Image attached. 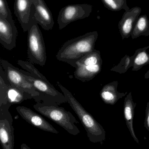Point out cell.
<instances>
[{
    "label": "cell",
    "instance_id": "6da1fadb",
    "mask_svg": "<svg viewBox=\"0 0 149 149\" xmlns=\"http://www.w3.org/2000/svg\"><path fill=\"white\" fill-rule=\"evenodd\" d=\"M98 38V32L94 31L68 40L59 50L56 58L76 68L78 61L94 49Z\"/></svg>",
    "mask_w": 149,
    "mask_h": 149
},
{
    "label": "cell",
    "instance_id": "7a4b0ae2",
    "mask_svg": "<svg viewBox=\"0 0 149 149\" xmlns=\"http://www.w3.org/2000/svg\"><path fill=\"white\" fill-rule=\"evenodd\" d=\"M57 84L65 96L67 103L80 120L90 141L103 144L106 139V132L104 128L83 107L71 92L58 81Z\"/></svg>",
    "mask_w": 149,
    "mask_h": 149
},
{
    "label": "cell",
    "instance_id": "3957f363",
    "mask_svg": "<svg viewBox=\"0 0 149 149\" xmlns=\"http://www.w3.org/2000/svg\"><path fill=\"white\" fill-rule=\"evenodd\" d=\"M58 106L57 104L37 102L33 108L42 115L62 127L70 134L77 136L80 133L75 125L78 122L71 112Z\"/></svg>",
    "mask_w": 149,
    "mask_h": 149
},
{
    "label": "cell",
    "instance_id": "277c9868",
    "mask_svg": "<svg viewBox=\"0 0 149 149\" xmlns=\"http://www.w3.org/2000/svg\"><path fill=\"white\" fill-rule=\"evenodd\" d=\"M35 10L31 16V25L28 31V57L31 63L44 66L46 61L45 44L42 32L34 17Z\"/></svg>",
    "mask_w": 149,
    "mask_h": 149
},
{
    "label": "cell",
    "instance_id": "5b68a950",
    "mask_svg": "<svg viewBox=\"0 0 149 149\" xmlns=\"http://www.w3.org/2000/svg\"><path fill=\"white\" fill-rule=\"evenodd\" d=\"M21 70L26 80L32 84L39 93V96L35 100L36 102H43L58 105L67 102L64 94H63L57 90L49 81H46L35 78L31 76L28 72Z\"/></svg>",
    "mask_w": 149,
    "mask_h": 149
},
{
    "label": "cell",
    "instance_id": "8992f818",
    "mask_svg": "<svg viewBox=\"0 0 149 149\" xmlns=\"http://www.w3.org/2000/svg\"><path fill=\"white\" fill-rule=\"evenodd\" d=\"M0 65L2 67L9 84L30 94L35 100L38 98L39 93L33 85L26 80L21 70L4 59H1Z\"/></svg>",
    "mask_w": 149,
    "mask_h": 149
},
{
    "label": "cell",
    "instance_id": "52a82bcc",
    "mask_svg": "<svg viewBox=\"0 0 149 149\" xmlns=\"http://www.w3.org/2000/svg\"><path fill=\"white\" fill-rule=\"evenodd\" d=\"M92 10L93 6L87 3L65 6L60 10L58 17L59 29H63L72 22L88 17Z\"/></svg>",
    "mask_w": 149,
    "mask_h": 149
},
{
    "label": "cell",
    "instance_id": "ba28073f",
    "mask_svg": "<svg viewBox=\"0 0 149 149\" xmlns=\"http://www.w3.org/2000/svg\"><path fill=\"white\" fill-rule=\"evenodd\" d=\"M20 116L28 123L43 131L58 134L59 132L43 117L29 108L19 106L16 108Z\"/></svg>",
    "mask_w": 149,
    "mask_h": 149
},
{
    "label": "cell",
    "instance_id": "9c48e42d",
    "mask_svg": "<svg viewBox=\"0 0 149 149\" xmlns=\"http://www.w3.org/2000/svg\"><path fill=\"white\" fill-rule=\"evenodd\" d=\"M17 30L14 20L8 21L0 17V43L8 50L16 46Z\"/></svg>",
    "mask_w": 149,
    "mask_h": 149
},
{
    "label": "cell",
    "instance_id": "30bf717a",
    "mask_svg": "<svg viewBox=\"0 0 149 149\" xmlns=\"http://www.w3.org/2000/svg\"><path fill=\"white\" fill-rule=\"evenodd\" d=\"M34 7L33 0H15L14 13L24 32L28 31L30 26Z\"/></svg>",
    "mask_w": 149,
    "mask_h": 149
},
{
    "label": "cell",
    "instance_id": "8fae6325",
    "mask_svg": "<svg viewBox=\"0 0 149 149\" xmlns=\"http://www.w3.org/2000/svg\"><path fill=\"white\" fill-rule=\"evenodd\" d=\"M141 11L140 7H135L124 12L118 24L122 40L131 36L135 24Z\"/></svg>",
    "mask_w": 149,
    "mask_h": 149
},
{
    "label": "cell",
    "instance_id": "7c38bea8",
    "mask_svg": "<svg viewBox=\"0 0 149 149\" xmlns=\"http://www.w3.org/2000/svg\"><path fill=\"white\" fill-rule=\"evenodd\" d=\"M35 6L34 17L45 30L52 29L54 24L52 14L44 0H33Z\"/></svg>",
    "mask_w": 149,
    "mask_h": 149
},
{
    "label": "cell",
    "instance_id": "4fadbf2b",
    "mask_svg": "<svg viewBox=\"0 0 149 149\" xmlns=\"http://www.w3.org/2000/svg\"><path fill=\"white\" fill-rule=\"evenodd\" d=\"M13 119H0V140L2 149H14L15 135Z\"/></svg>",
    "mask_w": 149,
    "mask_h": 149
},
{
    "label": "cell",
    "instance_id": "5bb4252c",
    "mask_svg": "<svg viewBox=\"0 0 149 149\" xmlns=\"http://www.w3.org/2000/svg\"><path fill=\"white\" fill-rule=\"evenodd\" d=\"M9 84L6 74L0 65V119H12L11 114L9 109L11 105L8 102L7 90L8 84Z\"/></svg>",
    "mask_w": 149,
    "mask_h": 149
},
{
    "label": "cell",
    "instance_id": "9a60e30c",
    "mask_svg": "<svg viewBox=\"0 0 149 149\" xmlns=\"http://www.w3.org/2000/svg\"><path fill=\"white\" fill-rule=\"evenodd\" d=\"M118 81H113L105 85L100 93V96L106 104L114 105L120 99L125 97L128 93L118 91Z\"/></svg>",
    "mask_w": 149,
    "mask_h": 149
},
{
    "label": "cell",
    "instance_id": "2e32d148",
    "mask_svg": "<svg viewBox=\"0 0 149 149\" xmlns=\"http://www.w3.org/2000/svg\"><path fill=\"white\" fill-rule=\"evenodd\" d=\"M136 103L133 101L132 92H130L126 96L124 100V118L126 121L127 127L130 132L131 136L136 143L139 144V141L136 137L134 128V117L135 109Z\"/></svg>",
    "mask_w": 149,
    "mask_h": 149
},
{
    "label": "cell",
    "instance_id": "e0dca14e",
    "mask_svg": "<svg viewBox=\"0 0 149 149\" xmlns=\"http://www.w3.org/2000/svg\"><path fill=\"white\" fill-rule=\"evenodd\" d=\"M102 63L95 65H77L74 72L75 78L83 82L89 81L101 72Z\"/></svg>",
    "mask_w": 149,
    "mask_h": 149
},
{
    "label": "cell",
    "instance_id": "ac0fdd59",
    "mask_svg": "<svg viewBox=\"0 0 149 149\" xmlns=\"http://www.w3.org/2000/svg\"><path fill=\"white\" fill-rule=\"evenodd\" d=\"M7 98L8 102L10 105L20 104L25 100H30L34 98L30 94L24 92L10 84H8Z\"/></svg>",
    "mask_w": 149,
    "mask_h": 149
},
{
    "label": "cell",
    "instance_id": "d6986e66",
    "mask_svg": "<svg viewBox=\"0 0 149 149\" xmlns=\"http://www.w3.org/2000/svg\"><path fill=\"white\" fill-rule=\"evenodd\" d=\"M149 46L138 49L131 56L132 59V71H138L142 68L149 64V54L147 52Z\"/></svg>",
    "mask_w": 149,
    "mask_h": 149
},
{
    "label": "cell",
    "instance_id": "ffe728a7",
    "mask_svg": "<svg viewBox=\"0 0 149 149\" xmlns=\"http://www.w3.org/2000/svg\"><path fill=\"white\" fill-rule=\"evenodd\" d=\"M149 29V21L146 15L139 17L133 29L131 38L132 39L137 38L141 36H145Z\"/></svg>",
    "mask_w": 149,
    "mask_h": 149
},
{
    "label": "cell",
    "instance_id": "44dd1931",
    "mask_svg": "<svg viewBox=\"0 0 149 149\" xmlns=\"http://www.w3.org/2000/svg\"><path fill=\"white\" fill-rule=\"evenodd\" d=\"M102 59L101 56L100 52L94 49L93 51L87 53L81 58L76 63V67L77 65H95L102 63Z\"/></svg>",
    "mask_w": 149,
    "mask_h": 149
},
{
    "label": "cell",
    "instance_id": "7402d4cb",
    "mask_svg": "<svg viewBox=\"0 0 149 149\" xmlns=\"http://www.w3.org/2000/svg\"><path fill=\"white\" fill-rule=\"evenodd\" d=\"M106 8L113 11L124 9L125 11L129 9L127 4V0H101Z\"/></svg>",
    "mask_w": 149,
    "mask_h": 149
},
{
    "label": "cell",
    "instance_id": "603a6c76",
    "mask_svg": "<svg viewBox=\"0 0 149 149\" xmlns=\"http://www.w3.org/2000/svg\"><path fill=\"white\" fill-rule=\"evenodd\" d=\"M132 66V58L126 55L122 58L119 63L112 68L110 70L122 74L127 72Z\"/></svg>",
    "mask_w": 149,
    "mask_h": 149
},
{
    "label": "cell",
    "instance_id": "cb8c5ba5",
    "mask_svg": "<svg viewBox=\"0 0 149 149\" xmlns=\"http://www.w3.org/2000/svg\"><path fill=\"white\" fill-rule=\"evenodd\" d=\"M17 64L23 69L28 71L31 76L35 78H38L43 80L48 81L45 76L41 74L39 71L31 63L27 61L19 60L17 61Z\"/></svg>",
    "mask_w": 149,
    "mask_h": 149
},
{
    "label": "cell",
    "instance_id": "d4e9b609",
    "mask_svg": "<svg viewBox=\"0 0 149 149\" xmlns=\"http://www.w3.org/2000/svg\"><path fill=\"white\" fill-rule=\"evenodd\" d=\"M0 17L8 21L13 20L11 12L6 0H0Z\"/></svg>",
    "mask_w": 149,
    "mask_h": 149
},
{
    "label": "cell",
    "instance_id": "484cf974",
    "mask_svg": "<svg viewBox=\"0 0 149 149\" xmlns=\"http://www.w3.org/2000/svg\"><path fill=\"white\" fill-rule=\"evenodd\" d=\"M144 126L149 132V102L147 103L146 107Z\"/></svg>",
    "mask_w": 149,
    "mask_h": 149
},
{
    "label": "cell",
    "instance_id": "4316f807",
    "mask_svg": "<svg viewBox=\"0 0 149 149\" xmlns=\"http://www.w3.org/2000/svg\"><path fill=\"white\" fill-rule=\"evenodd\" d=\"M31 149L29 146H27L25 143H23L21 145V149Z\"/></svg>",
    "mask_w": 149,
    "mask_h": 149
},
{
    "label": "cell",
    "instance_id": "83f0119b",
    "mask_svg": "<svg viewBox=\"0 0 149 149\" xmlns=\"http://www.w3.org/2000/svg\"><path fill=\"white\" fill-rule=\"evenodd\" d=\"M144 78L145 79H149V70L146 73H145V74H144Z\"/></svg>",
    "mask_w": 149,
    "mask_h": 149
},
{
    "label": "cell",
    "instance_id": "f1b7e54d",
    "mask_svg": "<svg viewBox=\"0 0 149 149\" xmlns=\"http://www.w3.org/2000/svg\"><path fill=\"white\" fill-rule=\"evenodd\" d=\"M149 36V29L148 30V31H147V33H146V34H145V36Z\"/></svg>",
    "mask_w": 149,
    "mask_h": 149
}]
</instances>
